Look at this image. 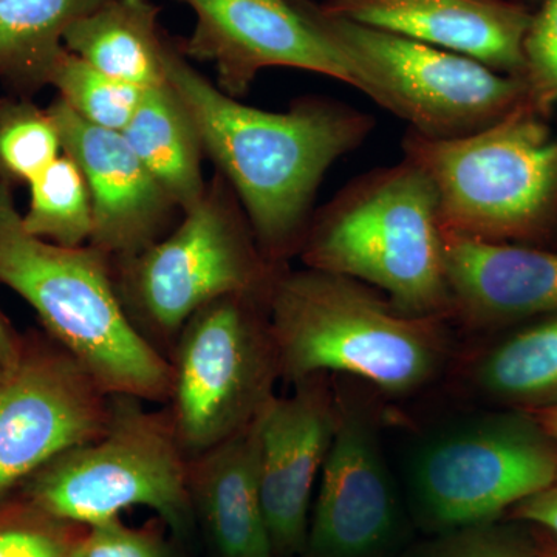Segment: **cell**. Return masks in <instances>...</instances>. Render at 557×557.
Listing matches in <instances>:
<instances>
[{
    "label": "cell",
    "mask_w": 557,
    "mask_h": 557,
    "mask_svg": "<svg viewBox=\"0 0 557 557\" xmlns=\"http://www.w3.org/2000/svg\"><path fill=\"white\" fill-rule=\"evenodd\" d=\"M322 9L368 27L454 51L525 79L534 10L522 0H322Z\"/></svg>",
    "instance_id": "obj_16"
},
{
    "label": "cell",
    "mask_w": 557,
    "mask_h": 557,
    "mask_svg": "<svg viewBox=\"0 0 557 557\" xmlns=\"http://www.w3.org/2000/svg\"><path fill=\"white\" fill-rule=\"evenodd\" d=\"M30 207L22 215L33 236L62 247L89 244L94 231V207L86 178L67 153L28 182Z\"/></svg>",
    "instance_id": "obj_23"
},
{
    "label": "cell",
    "mask_w": 557,
    "mask_h": 557,
    "mask_svg": "<svg viewBox=\"0 0 557 557\" xmlns=\"http://www.w3.org/2000/svg\"><path fill=\"white\" fill-rule=\"evenodd\" d=\"M530 413H533L534 418L542 424V428L557 442V408L537 410V412Z\"/></svg>",
    "instance_id": "obj_33"
},
{
    "label": "cell",
    "mask_w": 557,
    "mask_h": 557,
    "mask_svg": "<svg viewBox=\"0 0 557 557\" xmlns=\"http://www.w3.org/2000/svg\"><path fill=\"white\" fill-rule=\"evenodd\" d=\"M47 110L60 132L62 152L78 164L89 186L94 207L89 245L120 262L168 236L182 209L123 134L87 123L61 98Z\"/></svg>",
    "instance_id": "obj_15"
},
{
    "label": "cell",
    "mask_w": 557,
    "mask_h": 557,
    "mask_svg": "<svg viewBox=\"0 0 557 557\" xmlns=\"http://www.w3.org/2000/svg\"><path fill=\"white\" fill-rule=\"evenodd\" d=\"M376 410L338 392V426L302 557H391L408 531L405 498L384 457Z\"/></svg>",
    "instance_id": "obj_12"
},
{
    "label": "cell",
    "mask_w": 557,
    "mask_h": 557,
    "mask_svg": "<svg viewBox=\"0 0 557 557\" xmlns=\"http://www.w3.org/2000/svg\"><path fill=\"white\" fill-rule=\"evenodd\" d=\"M454 317L502 329L557 310V249L469 239L445 230Z\"/></svg>",
    "instance_id": "obj_17"
},
{
    "label": "cell",
    "mask_w": 557,
    "mask_h": 557,
    "mask_svg": "<svg viewBox=\"0 0 557 557\" xmlns=\"http://www.w3.org/2000/svg\"><path fill=\"white\" fill-rule=\"evenodd\" d=\"M25 336L14 330L0 310V381L9 379L20 366L24 354Z\"/></svg>",
    "instance_id": "obj_31"
},
{
    "label": "cell",
    "mask_w": 557,
    "mask_h": 557,
    "mask_svg": "<svg viewBox=\"0 0 557 557\" xmlns=\"http://www.w3.org/2000/svg\"><path fill=\"white\" fill-rule=\"evenodd\" d=\"M121 134L183 214L203 199L208 186L201 171L203 143L168 81L143 90L138 108Z\"/></svg>",
    "instance_id": "obj_20"
},
{
    "label": "cell",
    "mask_w": 557,
    "mask_h": 557,
    "mask_svg": "<svg viewBox=\"0 0 557 557\" xmlns=\"http://www.w3.org/2000/svg\"><path fill=\"white\" fill-rule=\"evenodd\" d=\"M299 258L379 289L405 317H454L437 190L412 161L344 186L314 212Z\"/></svg>",
    "instance_id": "obj_4"
},
{
    "label": "cell",
    "mask_w": 557,
    "mask_h": 557,
    "mask_svg": "<svg viewBox=\"0 0 557 557\" xmlns=\"http://www.w3.org/2000/svg\"><path fill=\"white\" fill-rule=\"evenodd\" d=\"M281 380L357 376L392 398L440 379L453 354L445 318L398 313L379 289L327 271H278L267 298Z\"/></svg>",
    "instance_id": "obj_2"
},
{
    "label": "cell",
    "mask_w": 557,
    "mask_h": 557,
    "mask_svg": "<svg viewBox=\"0 0 557 557\" xmlns=\"http://www.w3.org/2000/svg\"><path fill=\"white\" fill-rule=\"evenodd\" d=\"M531 102L467 137L403 138L405 159L437 190L443 230L530 245L557 231V135Z\"/></svg>",
    "instance_id": "obj_5"
},
{
    "label": "cell",
    "mask_w": 557,
    "mask_h": 557,
    "mask_svg": "<svg viewBox=\"0 0 557 557\" xmlns=\"http://www.w3.org/2000/svg\"><path fill=\"white\" fill-rule=\"evenodd\" d=\"M20 366L0 381V505L53 458L100 437L110 395L46 332L28 333Z\"/></svg>",
    "instance_id": "obj_11"
},
{
    "label": "cell",
    "mask_w": 557,
    "mask_h": 557,
    "mask_svg": "<svg viewBox=\"0 0 557 557\" xmlns=\"http://www.w3.org/2000/svg\"><path fill=\"white\" fill-rule=\"evenodd\" d=\"M330 375L293 384L259 417V486L274 557H302L311 491L338 426V392Z\"/></svg>",
    "instance_id": "obj_14"
},
{
    "label": "cell",
    "mask_w": 557,
    "mask_h": 557,
    "mask_svg": "<svg viewBox=\"0 0 557 557\" xmlns=\"http://www.w3.org/2000/svg\"><path fill=\"white\" fill-rule=\"evenodd\" d=\"M49 84L81 119L116 132L129 124L145 90L106 75L67 49L54 62Z\"/></svg>",
    "instance_id": "obj_24"
},
{
    "label": "cell",
    "mask_w": 557,
    "mask_h": 557,
    "mask_svg": "<svg viewBox=\"0 0 557 557\" xmlns=\"http://www.w3.org/2000/svg\"><path fill=\"white\" fill-rule=\"evenodd\" d=\"M78 547H79V545H78ZM73 557H76V553H75V555H73Z\"/></svg>",
    "instance_id": "obj_35"
},
{
    "label": "cell",
    "mask_w": 557,
    "mask_h": 557,
    "mask_svg": "<svg viewBox=\"0 0 557 557\" xmlns=\"http://www.w3.org/2000/svg\"><path fill=\"white\" fill-rule=\"evenodd\" d=\"M310 21L341 51L358 90L428 138L467 137L493 126L531 102L527 81L482 62L358 24L296 0Z\"/></svg>",
    "instance_id": "obj_9"
},
{
    "label": "cell",
    "mask_w": 557,
    "mask_h": 557,
    "mask_svg": "<svg viewBox=\"0 0 557 557\" xmlns=\"http://www.w3.org/2000/svg\"><path fill=\"white\" fill-rule=\"evenodd\" d=\"M76 557H174L159 525L132 528L120 518L87 527Z\"/></svg>",
    "instance_id": "obj_29"
},
{
    "label": "cell",
    "mask_w": 557,
    "mask_h": 557,
    "mask_svg": "<svg viewBox=\"0 0 557 557\" xmlns=\"http://www.w3.org/2000/svg\"><path fill=\"white\" fill-rule=\"evenodd\" d=\"M164 409L189 458L251 426L281 380L267 298L223 296L183 325L170 355Z\"/></svg>",
    "instance_id": "obj_10"
},
{
    "label": "cell",
    "mask_w": 557,
    "mask_h": 557,
    "mask_svg": "<svg viewBox=\"0 0 557 557\" xmlns=\"http://www.w3.org/2000/svg\"><path fill=\"white\" fill-rule=\"evenodd\" d=\"M505 519L537 528L557 542V475L544 490L509 509Z\"/></svg>",
    "instance_id": "obj_30"
},
{
    "label": "cell",
    "mask_w": 557,
    "mask_h": 557,
    "mask_svg": "<svg viewBox=\"0 0 557 557\" xmlns=\"http://www.w3.org/2000/svg\"><path fill=\"white\" fill-rule=\"evenodd\" d=\"M556 245H557V240H556Z\"/></svg>",
    "instance_id": "obj_36"
},
{
    "label": "cell",
    "mask_w": 557,
    "mask_h": 557,
    "mask_svg": "<svg viewBox=\"0 0 557 557\" xmlns=\"http://www.w3.org/2000/svg\"><path fill=\"white\" fill-rule=\"evenodd\" d=\"M405 502L424 533L507 518L557 475V442L533 413L458 418L418 440L406 458Z\"/></svg>",
    "instance_id": "obj_8"
},
{
    "label": "cell",
    "mask_w": 557,
    "mask_h": 557,
    "mask_svg": "<svg viewBox=\"0 0 557 557\" xmlns=\"http://www.w3.org/2000/svg\"><path fill=\"white\" fill-rule=\"evenodd\" d=\"M0 282L36 311L44 332L102 392L166 405L171 361L138 332L121 306L112 260L89 244L62 247L33 236L3 180Z\"/></svg>",
    "instance_id": "obj_3"
},
{
    "label": "cell",
    "mask_w": 557,
    "mask_h": 557,
    "mask_svg": "<svg viewBox=\"0 0 557 557\" xmlns=\"http://www.w3.org/2000/svg\"><path fill=\"white\" fill-rule=\"evenodd\" d=\"M536 537V557H557V542L544 531L534 528Z\"/></svg>",
    "instance_id": "obj_32"
},
{
    "label": "cell",
    "mask_w": 557,
    "mask_h": 557,
    "mask_svg": "<svg viewBox=\"0 0 557 557\" xmlns=\"http://www.w3.org/2000/svg\"><path fill=\"white\" fill-rule=\"evenodd\" d=\"M112 410L100 437L70 448L36 472L20 496L54 518L90 527L135 507L152 509L185 541L196 528L189 460L166 409L110 395Z\"/></svg>",
    "instance_id": "obj_7"
},
{
    "label": "cell",
    "mask_w": 557,
    "mask_h": 557,
    "mask_svg": "<svg viewBox=\"0 0 557 557\" xmlns=\"http://www.w3.org/2000/svg\"><path fill=\"white\" fill-rule=\"evenodd\" d=\"M152 0H106L73 24L64 47L95 69L139 89L166 83L168 36Z\"/></svg>",
    "instance_id": "obj_19"
},
{
    "label": "cell",
    "mask_w": 557,
    "mask_h": 557,
    "mask_svg": "<svg viewBox=\"0 0 557 557\" xmlns=\"http://www.w3.org/2000/svg\"><path fill=\"white\" fill-rule=\"evenodd\" d=\"M112 270L132 324L170 359L197 310L223 296L269 298L282 269L263 258L236 193L218 172L168 236Z\"/></svg>",
    "instance_id": "obj_6"
},
{
    "label": "cell",
    "mask_w": 557,
    "mask_h": 557,
    "mask_svg": "<svg viewBox=\"0 0 557 557\" xmlns=\"http://www.w3.org/2000/svg\"><path fill=\"white\" fill-rule=\"evenodd\" d=\"M523 3H527L530 9L536 10L539 5H541L544 0H522Z\"/></svg>",
    "instance_id": "obj_34"
},
{
    "label": "cell",
    "mask_w": 557,
    "mask_h": 557,
    "mask_svg": "<svg viewBox=\"0 0 557 557\" xmlns=\"http://www.w3.org/2000/svg\"><path fill=\"white\" fill-rule=\"evenodd\" d=\"M189 494L214 557H274L259 486V418L189 460Z\"/></svg>",
    "instance_id": "obj_18"
},
{
    "label": "cell",
    "mask_w": 557,
    "mask_h": 557,
    "mask_svg": "<svg viewBox=\"0 0 557 557\" xmlns=\"http://www.w3.org/2000/svg\"><path fill=\"white\" fill-rule=\"evenodd\" d=\"M525 81L531 104L548 116L557 106V0L534 10L525 39Z\"/></svg>",
    "instance_id": "obj_28"
},
{
    "label": "cell",
    "mask_w": 557,
    "mask_h": 557,
    "mask_svg": "<svg viewBox=\"0 0 557 557\" xmlns=\"http://www.w3.org/2000/svg\"><path fill=\"white\" fill-rule=\"evenodd\" d=\"M86 530L16 497L0 505V557H73Z\"/></svg>",
    "instance_id": "obj_26"
},
{
    "label": "cell",
    "mask_w": 557,
    "mask_h": 557,
    "mask_svg": "<svg viewBox=\"0 0 557 557\" xmlns=\"http://www.w3.org/2000/svg\"><path fill=\"white\" fill-rule=\"evenodd\" d=\"M196 16L180 50L209 61L218 87L233 98L247 94L270 67L306 70L358 89L346 58L310 21L296 0H178Z\"/></svg>",
    "instance_id": "obj_13"
},
{
    "label": "cell",
    "mask_w": 557,
    "mask_h": 557,
    "mask_svg": "<svg viewBox=\"0 0 557 557\" xmlns=\"http://www.w3.org/2000/svg\"><path fill=\"white\" fill-rule=\"evenodd\" d=\"M62 153L57 124L27 102L0 106V180L30 182Z\"/></svg>",
    "instance_id": "obj_25"
},
{
    "label": "cell",
    "mask_w": 557,
    "mask_h": 557,
    "mask_svg": "<svg viewBox=\"0 0 557 557\" xmlns=\"http://www.w3.org/2000/svg\"><path fill=\"white\" fill-rule=\"evenodd\" d=\"M401 557H536L533 527L500 519L434 534Z\"/></svg>",
    "instance_id": "obj_27"
},
{
    "label": "cell",
    "mask_w": 557,
    "mask_h": 557,
    "mask_svg": "<svg viewBox=\"0 0 557 557\" xmlns=\"http://www.w3.org/2000/svg\"><path fill=\"white\" fill-rule=\"evenodd\" d=\"M106 0H0V79L20 89L49 84L64 35Z\"/></svg>",
    "instance_id": "obj_22"
},
{
    "label": "cell",
    "mask_w": 557,
    "mask_h": 557,
    "mask_svg": "<svg viewBox=\"0 0 557 557\" xmlns=\"http://www.w3.org/2000/svg\"><path fill=\"white\" fill-rule=\"evenodd\" d=\"M472 388L504 409L557 408V310L523 321L469 369Z\"/></svg>",
    "instance_id": "obj_21"
},
{
    "label": "cell",
    "mask_w": 557,
    "mask_h": 557,
    "mask_svg": "<svg viewBox=\"0 0 557 557\" xmlns=\"http://www.w3.org/2000/svg\"><path fill=\"white\" fill-rule=\"evenodd\" d=\"M164 69L205 153L236 193L260 252L284 269L299 256L325 174L368 139L375 120L324 97L299 98L285 112L242 104L197 72L171 38Z\"/></svg>",
    "instance_id": "obj_1"
}]
</instances>
